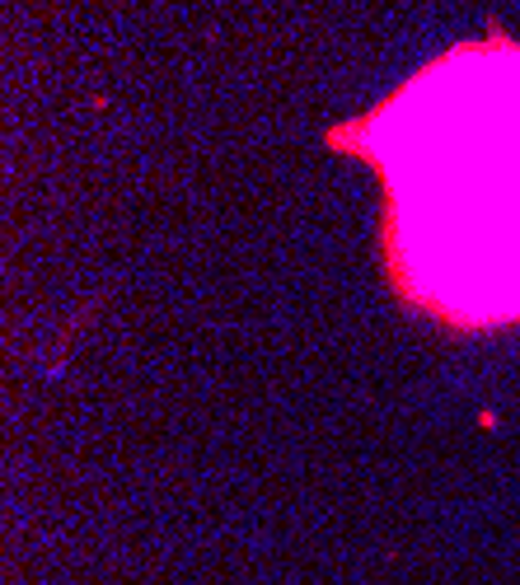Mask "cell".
Masks as SVG:
<instances>
[{"label": "cell", "instance_id": "6da1fadb", "mask_svg": "<svg viewBox=\"0 0 520 585\" xmlns=\"http://www.w3.org/2000/svg\"><path fill=\"white\" fill-rule=\"evenodd\" d=\"M487 71L501 108H479L460 66L436 71L469 108H440L413 81L375 118L334 132L385 173V248L408 300L446 324L520 319V47Z\"/></svg>", "mask_w": 520, "mask_h": 585}]
</instances>
